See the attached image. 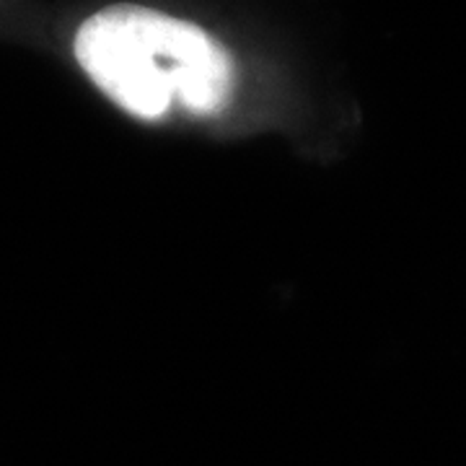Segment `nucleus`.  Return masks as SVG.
<instances>
[{
	"label": "nucleus",
	"instance_id": "obj_1",
	"mask_svg": "<svg viewBox=\"0 0 466 466\" xmlns=\"http://www.w3.org/2000/svg\"><path fill=\"white\" fill-rule=\"evenodd\" d=\"M73 50L86 76L137 119H161L174 106L213 115L233 88L231 57L210 34L135 3L86 18Z\"/></svg>",
	"mask_w": 466,
	"mask_h": 466
}]
</instances>
